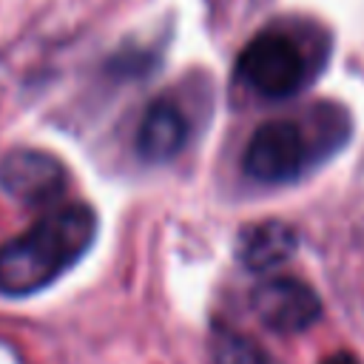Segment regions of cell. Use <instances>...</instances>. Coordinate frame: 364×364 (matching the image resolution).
<instances>
[{
    "label": "cell",
    "instance_id": "cell-1",
    "mask_svg": "<svg viewBox=\"0 0 364 364\" xmlns=\"http://www.w3.org/2000/svg\"><path fill=\"white\" fill-rule=\"evenodd\" d=\"M97 213L82 202L60 205L0 247V293L31 296L54 284L94 245Z\"/></svg>",
    "mask_w": 364,
    "mask_h": 364
},
{
    "label": "cell",
    "instance_id": "cell-2",
    "mask_svg": "<svg viewBox=\"0 0 364 364\" xmlns=\"http://www.w3.org/2000/svg\"><path fill=\"white\" fill-rule=\"evenodd\" d=\"M239 80L267 100L293 97L307 80V60L293 37L279 28H264L242 48L236 60Z\"/></svg>",
    "mask_w": 364,
    "mask_h": 364
},
{
    "label": "cell",
    "instance_id": "cell-3",
    "mask_svg": "<svg viewBox=\"0 0 364 364\" xmlns=\"http://www.w3.org/2000/svg\"><path fill=\"white\" fill-rule=\"evenodd\" d=\"M307 156L310 151L301 125L293 119H267L250 134L242 154V168L253 182L284 185L301 176Z\"/></svg>",
    "mask_w": 364,
    "mask_h": 364
},
{
    "label": "cell",
    "instance_id": "cell-4",
    "mask_svg": "<svg viewBox=\"0 0 364 364\" xmlns=\"http://www.w3.org/2000/svg\"><path fill=\"white\" fill-rule=\"evenodd\" d=\"M253 316L273 333H304L321 318V299L310 284L293 276L264 279L250 290Z\"/></svg>",
    "mask_w": 364,
    "mask_h": 364
},
{
    "label": "cell",
    "instance_id": "cell-5",
    "mask_svg": "<svg viewBox=\"0 0 364 364\" xmlns=\"http://www.w3.org/2000/svg\"><path fill=\"white\" fill-rule=\"evenodd\" d=\"M65 182V165L40 148H14L0 156V188L23 205L54 202Z\"/></svg>",
    "mask_w": 364,
    "mask_h": 364
},
{
    "label": "cell",
    "instance_id": "cell-6",
    "mask_svg": "<svg viewBox=\"0 0 364 364\" xmlns=\"http://www.w3.org/2000/svg\"><path fill=\"white\" fill-rule=\"evenodd\" d=\"M188 142V119L173 100H154L136 128V151L148 162L173 159Z\"/></svg>",
    "mask_w": 364,
    "mask_h": 364
},
{
    "label": "cell",
    "instance_id": "cell-7",
    "mask_svg": "<svg viewBox=\"0 0 364 364\" xmlns=\"http://www.w3.org/2000/svg\"><path fill=\"white\" fill-rule=\"evenodd\" d=\"M299 247V236L287 222L264 219L256 225H247L239 233L236 256L239 262L253 273H267L284 264Z\"/></svg>",
    "mask_w": 364,
    "mask_h": 364
},
{
    "label": "cell",
    "instance_id": "cell-8",
    "mask_svg": "<svg viewBox=\"0 0 364 364\" xmlns=\"http://www.w3.org/2000/svg\"><path fill=\"white\" fill-rule=\"evenodd\" d=\"M210 364H279V361L253 338L228 327H216L210 336Z\"/></svg>",
    "mask_w": 364,
    "mask_h": 364
},
{
    "label": "cell",
    "instance_id": "cell-9",
    "mask_svg": "<svg viewBox=\"0 0 364 364\" xmlns=\"http://www.w3.org/2000/svg\"><path fill=\"white\" fill-rule=\"evenodd\" d=\"M321 364H358V358L350 355V353H333V355H327Z\"/></svg>",
    "mask_w": 364,
    "mask_h": 364
}]
</instances>
